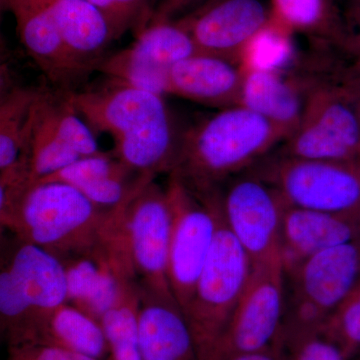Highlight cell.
Instances as JSON below:
<instances>
[{
  "mask_svg": "<svg viewBox=\"0 0 360 360\" xmlns=\"http://www.w3.org/2000/svg\"><path fill=\"white\" fill-rule=\"evenodd\" d=\"M172 215L167 189L146 184L125 212V234L135 276L142 288L174 297L168 279Z\"/></svg>",
  "mask_w": 360,
  "mask_h": 360,
  "instance_id": "obj_11",
  "label": "cell"
},
{
  "mask_svg": "<svg viewBox=\"0 0 360 360\" xmlns=\"http://www.w3.org/2000/svg\"><path fill=\"white\" fill-rule=\"evenodd\" d=\"M68 94L92 130L110 135L113 153L134 148L175 120L165 96L111 80L98 89Z\"/></svg>",
  "mask_w": 360,
  "mask_h": 360,
  "instance_id": "obj_8",
  "label": "cell"
},
{
  "mask_svg": "<svg viewBox=\"0 0 360 360\" xmlns=\"http://www.w3.org/2000/svg\"><path fill=\"white\" fill-rule=\"evenodd\" d=\"M243 82L240 65L217 56L198 53L170 68L167 96L224 110L239 105Z\"/></svg>",
  "mask_w": 360,
  "mask_h": 360,
  "instance_id": "obj_15",
  "label": "cell"
},
{
  "mask_svg": "<svg viewBox=\"0 0 360 360\" xmlns=\"http://www.w3.org/2000/svg\"><path fill=\"white\" fill-rule=\"evenodd\" d=\"M302 82V120L274 153L302 160H359L360 120L352 77L340 82L328 78Z\"/></svg>",
  "mask_w": 360,
  "mask_h": 360,
  "instance_id": "obj_3",
  "label": "cell"
},
{
  "mask_svg": "<svg viewBox=\"0 0 360 360\" xmlns=\"http://www.w3.org/2000/svg\"><path fill=\"white\" fill-rule=\"evenodd\" d=\"M27 345H52L98 359L110 357L101 322L70 302L42 319Z\"/></svg>",
  "mask_w": 360,
  "mask_h": 360,
  "instance_id": "obj_21",
  "label": "cell"
},
{
  "mask_svg": "<svg viewBox=\"0 0 360 360\" xmlns=\"http://www.w3.org/2000/svg\"><path fill=\"white\" fill-rule=\"evenodd\" d=\"M7 360H103L52 345H25L9 348ZM110 360V359H108Z\"/></svg>",
  "mask_w": 360,
  "mask_h": 360,
  "instance_id": "obj_31",
  "label": "cell"
},
{
  "mask_svg": "<svg viewBox=\"0 0 360 360\" xmlns=\"http://www.w3.org/2000/svg\"><path fill=\"white\" fill-rule=\"evenodd\" d=\"M277 345L283 360H348L321 328L283 326Z\"/></svg>",
  "mask_w": 360,
  "mask_h": 360,
  "instance_id": "obj_28",
  "label": "cell"
},
{
  "mask_svg": "<svg viewBox=\"0 0 360 360\" xmlns=\"http://www.w3.org/2000/svg\"><path fill=\"white\" fill-rule=\"evenodd\" d=\"M356 63V72L352 75V82H354L355 99H356L357 111H359L360 120V63Z\"/></svg>",
  "mask_w": 360,
  "mask_h": 360,
  "instance_id": "obj_35",
  "label": "cell"
},
{
  "mask_svg": "<svg viewBox=\"0 0 360 360\" xmlns=\"http://www.w3.org/2000/svg\"><path fill=\"white\" fill-rule=\"evenodd\" d=\"M68 51L87 72L96 71L116 39L103 13L89 0H41Z\"/></svg>",
  "mask_w": 360,
  "mask_h": 360,
  "instance_id": "obj_18",
  "label": "cell"
},
{
  "mask_svg": "<svg viewBox=\"0 0 360 360\" xmlns=\"http://www.w3.org/2000/svg\"><path fill=\"white\" fill-rule=\"evenodd\" d=\"M285 316V269L281 255L252 265L245 292L210 360H226L274 347Z\"/></svg>",
  "mask_w": 360,
  "mask_h": 360,
  "instance_id": "obj_9",
  "label": "cell"
},
{
  "mask_svg": "<svg viewBox=\"0 0 360 360\" xmlns=\"http://www.w3.org/2000/svg\"><path fill=\"white\" fill-rule=\"evenodd\" d=\"M39 90L15 86L1 78L0 172L11 169L20 161Z\"/></svg>",
  "mask_w": 360,
  "mask_h": 360,
  "instance_id": "obj_22",
  "label": "cell"
},
{
  "mask_svg": "<svg viewBox=\"0 0 360 360\" xmlns=\"http://www.w3.org/2000/svg\"><path fill=\"white\" fill-rule=\"evenodd\" d=\"M274 21L288 32L324 34L342 41L340 15L333 0H272Z\"/></svg>",
  "mask_w": 360,
  "mask_h": 360,
  "instance_id": "obj_25",
  "label": "cell"
},
{
  "mask_svg": "<svg viewBox=\"0 0 360 360\" xmlns=\"http://www.w3.org/2000/svg\"><path fill=\"white\" fill-rule=\"evenodd\" d=\"M132 51L148 65L169 70L179 61L200 53L191 34L179 21L153 18L130 45Z\"/></svg>",
  "mask_w": 360,
  "mask_h": 360,
  "instance_id": "obj_24",
  "label": "cell"
},
{
  "mask_svg": "<svg viewBox=\"0 0 360 360\" xmlns=\"http://www.w3.org/2000/svg\"><path fill=\"white\" fill-rule=\"evenodd\" d=\"M1 4L13 13L21 44L47 79L56 89L77 90L89 72L68 51L41 0H1Z\"/></svg>",
  "mask_w": 360,
  "mask_h": 360,
  "instance_id": "obj_13",
  "label": "cell"
},
{
  "mask_svg": "<svg viewBox=\"0 0 360 360\" xmlns=\"http://www.w3.org/2000/svg\"><path fill=\"white\" fill-rule=\"evenodd\" d=\"M200 53L240 65L251 40L274 21L271 7L260 0H210L177 20Z\"/></svg>",
  "mask_w": 360,
  "mask_h": 360,
  "instance_id": "obj_12",
  "label": "cell"
},
{
  "mask_svg": "<svg viewBox=\"0 0 360 360\" xmlns=\"http://www.w3.org/2000/svg\"><path fill=\"white\" fill-rule=\"evenodd\" d=\"M284 326L321 328L360 281V238L285 269Z\"/></svg>",
  "mask_w": 360,
  "mask_h": 360,
  "instance_id": "obj_6",
  "label": "cell"
},
{
  "mask_svg": "<svg viewBox=\"0 0 360 360\" xmlns=\"http://www.w3.org/2000/svg\"><path fill=\"white\" fill-rule=\"evenodd\" d=\"M141 288V360H200L193 333L175 298Z\"/></svg>",
  "mask_w": 360,
  "mask_h": 360,
  "instance_id": "obj_16",
  "label": "cell"
},
{
  "mask_svg": "<svg viewBox=\"0 0 360 360\" xmlns=\"http://www.w3.org/2000/svg\"><path fill=\"white\" fill-rule=\"evenodd\" d=\"M340 20L342 44L354 52L360 63V0H347Z\"/></svg>",
  "mask_w": 360,
  "mask_h": 360,
  "instance_id": "obj_32",
  "label": "cell"
},
{
  "mask_svg": "<svg viewBox=\"0 0 360 360\" xmlns=\"http://www.w3.org/2000/svg\"><path fill=\"white\" fill-rule=\"evenodd\" d=\"M281 71H243L239 105L264 116L290 136L302 120L304 90L300 78L288 77Z\"/></svg>",
  "mask_w": 360,
  "mask_h": 360,
  "instance_id": "obj_20",
  "label": "cell"
},
{
  "mask_svg": "<svg viewBox=\"0 0 360 360\" xmlns=\"http://www.w3.org/2000/svg\"><path fill=\"white\" fill-rule=\"evenodd\" d=\"M63 262L68 302L97 321L117 302L123 283L137 279L116 264L104 250Z\"/></svg>",
  "mask_w": 360,
  "mask_h": 360,
  "instance_id": "obj_19",
  "label": "cell"
},
{
  "mask_svg": "<svg viewBox=\"0 0 360 360\" xmlns=\"http://www.w3.org/2000/svg\"><path fill=\"white\" fill-rule=\"evenodd\" d=\"M6 266L11 270L37 315V326L33 331L47 315L68 302L65 264L49 251L20 241Z\"/></svg>",
  "mask_w": 360,
  "mask_h": 360,
  "instance_id": "obj_17",
  "label": "cell"
},
{
  "mask_svg": "<svg viewBox=\"0 0 360 360\" xmlns=\"http://www.w3.org/2000/svg\"><path fill=\"white\" fill-rule=\"evenodd\" d=\"M141 288L137 279L123 283L117 302L101 319L110 347V360H141L139 309Z\"/></svg>",
  "mask_w": 360,
  "mask_h": 360,
  "instance_id": "obj_23",
  "label": "cell"
},
{
  "mask_svg": "<svg viewBox=\"0 0 360 360\" xmlns=\"http://www.w3.org/2000/svg\"><path fill=\"white\" fill-rule=\"evenodd\" d=\"M172 215L168 258L170 288L184 312L212 252L219 221L217 191L198 193L169 174L167 186Z\"/></svg>",
  "mask_w": 360,
  "mask_h": 360,
  "instance_id": "obj_7",
  "label": "cell"
},
{
  "mask_svg": "<svg viewBox=\"0 0 360 360\" xmlns=\"http://www.w3.org/2000/svg\"><path fill=\"white\" fill-rule=\"evenodd\" d=\"M130 202L105 210L68 184L34 182L21 195L4 229L20 241L70 259L110 245L122 229Z\"/></svg>",
  "mask_w": 360,
  "mask_h": 360,
  "instance_id": "obj_2",
  "label": "cell"
},
{
  "mask_svg": "<svg viewBox=\"0 0 360 360\" xmlns=\"http://www.w3.org/2000/svg\"><path fill=\"white\" fill-rule=\"evenodd\" d=\"M250 170L288 205L360 219V158L302 160L272 151Z\"/></svg>",
  "mask_w": 360,
  "mask_h": 360,
  "instance_id": "obj_5",
  "label": "cell"
},
{
  "mask_svg": "<svg viewBox=\"0 0 360 360\" xmlns=\"http://www.w3.org/2000/svg\"><path fill=\"white\" fill-rule=\"evenodd\" d=\"M251 270L250 257L225 224L219 207L214 245L184 312L200 360H210L245 292Z\"/></svg>",
  "mask_w": 360,
  "mask_h": 360,
  "instance_id": "obj_4",
  "label": "cell"
},
{
  "mask_svg": "<svg viewBox=\"0 0 360 360\" xmlns=\"http://www.w3.org/2000/svg\"><path fill=\"white\" fill-rule=\"evenodd\" d=\"M217 193L225 224L252 265L281 255L286 202L274 187L248 169L227 180Z\"/></svg>",
  "mask_w": 360,
  "mask_h": 360,
  "instance_id": "obj_10",
  "label": "cell"
},
{
  "mask_svg": "<svg viewBox=\"0 0 360 360\" xmlns=\"http://www.w3.org/2000/svg\"><path fill=\"white\" fill-rule=\"evenodd\" d=\"M198 0H163L158 7L155 18H167L172 20V16L179 11H184L191 4H195Z\"/></svg>",
  "mask_w": 360,
  "mask_h": 360,
  "instance_id": "obj_33",
  "label": "cell"
},
{
  "mask_svg": "<svg viewBox=\"0 0 360 360\" xmlns=\"http://www.w3.org/2000/svg\"><path fill=\"white\" fill-rule=\"evenodd\" d=\"M134 174L136 172L127 167L112 153L101 151L96 155L79 158L56 174L49 175L39 181L61 182L82 189L108 177Z\"/></svg>",
  "mask_w": 360,
  "mask_h": 360,
  "instance_id": "obj_27",
  "label": "cell"
},
{
  "mask_svg": "<svg viewBox=\"0 0 360 360\" xmlns=\"http://www.w3.org/2000/svg\"><path fill=\"white\" fill-rule=\"evenodd\" d=\"M226 360H283V354L278 345L251 354H239Z\"/></svg>",
  "mask_w": 360,
  "mask_h": 360,
  "instance_id": "obj_34",
  "label": "cell"
},
{
  "mask_svg": "<svg viewBox=\"0 0 360 360\" xmlns=\"http://www.w3.org/2000/svg\"><path fill=\"white\" fill-rule=\"evenodd\" d=\"M292 56L290 32L272 21L246 47L241 56L240 68L243 71L283 70Z\"/></svg>",
  "mask_w": 360,
  "mask_h": 360,
  "instance_id": "obj_26",
  "label": "cell"
},
{
  "mask_svg": "<svg viewBox=\"0 0 360 360\" xmlns=\"http://www.w3.org/2000/svg\"><path fill=\"white\" fill-rule=\"evenodd\" d=\"M321 329L348 360L360 352V281Z\"/></svg>",
  "mask_w": 360,
  "mask_h": 360,
  "instance_id": "obj_29",
  "label": "cell"
},
{
  "mask_svg": "<svg viewBox=\"0 0 360 360\" xmlns=\"http://www.w3.org/2000/svg\"><path fill=\"white\" fill-rule=\"evenodd\" d=\"M288 137L286 130L245 106L224 108L184 129L176 167L170 174L196 193H213Z\"/></svg>",
  "mask_w": 360,
  "mask_h": 360,
  "instance_id": "obj_1",
  "label": "cell"
},
{
  "mask_svg": "<svg viewBox=\"0 0 360 360\" xmlns=\"http://www.w3.org/2000/svg\"><path fill=\"white\" fill-rule=\"evenodd\" d=\"M96 6L112 28L116 39L127 32L135 37L155 18V0H89Z\"/></svg>",
  "mask_w": 360,
  "mask_h": 360,
  "instance_id": "obj_30",
  "label": "cell"
},
{
  "mask_svg": "<svg viewBox=\"0 0 360 360\" xmlns=\"http://www.w3.org/2000/svg\"><path fill=\"white\" fill-rule=\"evenodd\" d=\"M360 238V219L286 203L281 224L284 269L316 253Z\"/></svg>",
  "mask_w": 360,
  "mask_h": 360,
  "instance_id": "obj_14",
  "label": "cell"
}]
</instances>
